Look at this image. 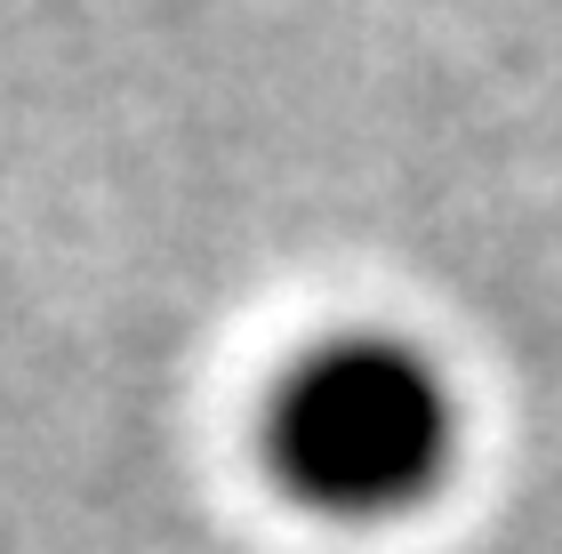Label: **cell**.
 Returning a JSON list of instances; mask_svg holds the SVG:
<instances>
[{
    "label": "cell",
    "mask_w": 562,
    "mask_h": 554,
    "mask_svg": "<svg viewBox=\"0 0 562 554\" xmlns=\"http://www.w3.org/2000/svg\"><path fill=\"white\" fill-rule=\"evenodd\" d=\"M266 466L305 515L394 522L458 466V394L411 338L346 330L281 370L266 402Z\"/></svg>",
    "instance_id": "1"
}]
</instances>
